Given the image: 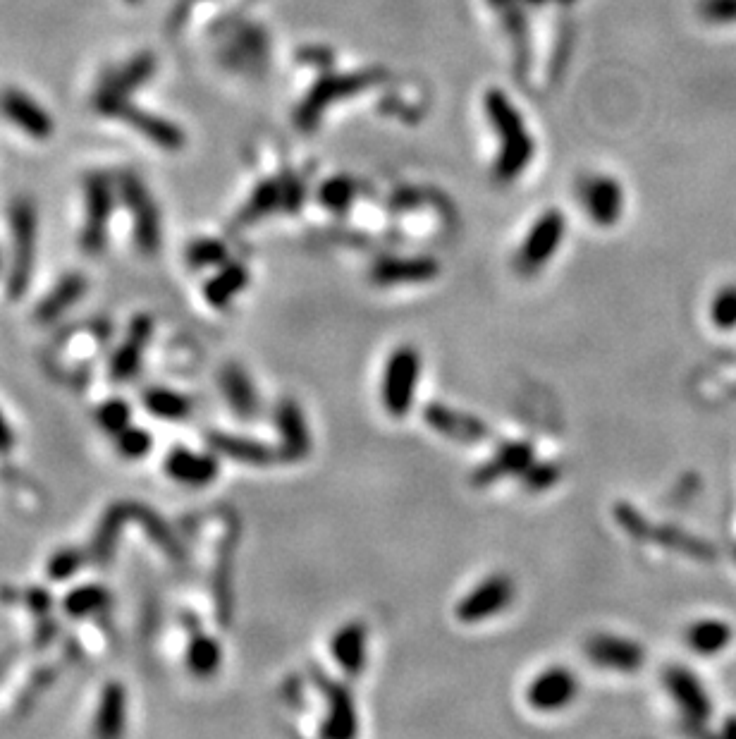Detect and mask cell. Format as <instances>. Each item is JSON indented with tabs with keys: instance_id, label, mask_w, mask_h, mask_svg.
I'll return each instance as SVG.
<instances>
[{
	"instance_id": "cell-28",
	"label": "cell",
	"mask_w": 736,
	"mask_h": 739,
	"mask_svg": "<svg viewBox=\"0 0 736 739\" xmlns=\"http://www.w3.org/2000/svg\"><path fill=\"white\" fill-rule=\"evenodd\" d=\"M251 283L249 268L242 261L228 259L218 266V271L204 283V299L211 309H228L235 299L247 290Z\"/></svg>"
},
{
	"instance_id": "cell-14",
	"label": "cell",
	"mask_w": 736,
	"mask_h": 739,
	"mask_svg": "<svg viewBox=\"0 0 736 739\" xmlns=\"http://www.w3.org/2000/svg\"><path fill=\"white\" fill-rule=\"evenodd\" d=\"M0 115L5 120H10L17 130H22L27 137L39 139H51L55 132V122L51 113L41 106L39 101L32 99L27 91L17 87H5L0 91Z\"/></svg>"
},
{
	"instance_id": "cell-1",
	"label": "cell",
	"mask_w": 736,
	"mask_h": 739,
	"mask_svg": "<svg viewBox=\"0 0 736 739\" xmlns=\"http://www.w3.org/2000/svg\"><path fill=\"white\" fill-rule=\"evenodd\" d=\"M486 113L500 142L498 158H495L493 166L495 180L502 182V185H509L529 168L533 158L531 134L526 132L524 118L519 115L517 106L500 91H488L486 94Z\"/></svg>"
},
{
	"instance_id": "cell-6",
	"label": "cell",
	"mask_w": 736,
	"mask_h": 739,
	"mask_svg": "<svg viewBox=\"0 0 736 739\" xmlns=\"http://www.w3.org/2000/svg\"><path fill=\"white\" fill-rule=\"evenodd\" d=\"M153 72H156V56L146 51L137 53V56H132L127 63L110 70L108 75L101 79V84H98L94 94V101H91L94 111L106 115V118H113L120 106L130 103L134 91L149 82Z\"/></svg>"
},
{
	"instance_id": "cell-20",
	"label": "cell",
	"mask_w": 736,
	"mask_h": 739,
	"mask_svg": "<svg viewBox=\"0 0 736 739\" xmlns=\"http://www.w3.org/2000/svg\"><path fill=\"white\" fill-rule=\"evenodd\" d=\"M127 522H132V500H118L103 512L87 548L91 563L106 567L115 558V548H118L122 529H125Z\"/></svg>"
},
{
	"instance_id": "cell-13",
	"label": "cell",
	"mask_w": 736,
	"mask_h": 739,
	"mask_svg": "<svg viewBox=\"0 0 736 739\" xmlns=\"http://www.w3.org/2000/svg\"><path fill=\"white\" fill-rule=\"evenodd\" d=\"M438 276L440 264L433 256H383L368 271V280L376 287L426 285Z\"/></svg>"
},
{
	"instance_id": "cell-25",
	"label": "cell",
	"mask_w": 736,
	"mask_h": 739,
	"mask_svg": "<svg viewBox=\"0 0 736 739\" xmlns=\"http://www.w3.org/2000/svg\"><path fill=\"white\" fill-rule=\"evenodd\" d=\"M89 290V280L84 273H65L63 278L55 283L51 290L46 292V297H41V302L36 304L34 309V321L39 326H48V323H55L60 316H65L75 304L87 295Z\"/></svg>"
},
{
	"instance_id": "cell-29",
	"label": "cell",
	"mask_w": 736,
	"mask_h": 739,
	"mask_svg": "<svg viewBox=\"0 0 736 739\" xmlns=\"http://www.w3.org/2000/svg\"><path fill=\"white\" fill-rule=\"evenodd\" d=\"M127 728V689L120 682H108L98 696L96 716H94V735L103 739H113L125 735Z\"/></svg>"
},
{
	"instance_id": "cell-36",
	"label": "cell",
	"mask_w": 736,
	"mask_h": 739,
	"mask_svg": "<svg viewBox=\"0 0 736 739\" xmlns=\"http://www.w3.org/2000/svg\"><path fill=\"white\" fill-rule=\"evenodd\" d=\"M87 560L89 553L82 551V548L75 546L60 548V551H55L46 563L48 579H51V582H67V579L75 577V574L87 565Z\"/></svg>"
},
{
	"instance_id": "cell-5",
	"label": "cell",
	"mask_w": 736,
	"mask_h": 739,
	"mask_svg": "<svg viewBox=\"0 0 736 739\" xmlns=\"http://www.w3.org/2000/svg\"><path fill=\"white\" fill-rule=\"evenodd\" d=\"M118 192L125 201L127 211L132 218L134 244L144 256H153L161 249L163 228H161V211L153 201L149 187L144 185L139 175L122 173L118 177Z\"/></svg>"
},
{
	"instance_id": "cell-41",
	"label": "cell",
	"mask_w": 736,
	"mask_h": 739,
	"mask_svg": "<svg viewBox=\"0 0 736 739\" xmlns=\"http://www.w3.org/2000/svg\"><path fill=\"white\" fill-rule=\"evenodd\" d=\"M3 598L8 601H20L24 608L29 610L34 620L48 618L53 610V594L46 589V586H29V589L20 591V594H12V591H3Z\"/></svg>"
},
{
	"instance_id": "cell-11",
	"label": "cell",
	"mask_w": 736,
	"mask_h": 739,
	"mask_svg": "<svg viewBox=\"0 0 736 739\" xmlns=\"http://www.w3.org/2000/svg\"><path fill=\"white\" fill-rule=\"evenodd\" d=\"M153 319L149 314H137L130 321V328H127L125 340L115 347V352L110 354V362H108V378L110 383L115 386H122V383H132L137 374L141 371V364H144V354L149 350V342L153 338Z\"/></svg>"
},
{
	"instance_id": "cell-37",
	"label": "cell",
	"mask_w": 736,
	"mask_h": 739,
	"mask_svg": "<svg viewBox=\"0 0 736 739\" xmlns=\"http://www.w3.org/2000/svg\"><path fill=\"white\" fill-rule=\"evenodd\" d=\"M354 199H357V185L349 177L328 180L318 192V201H321L323 209L333 213H345L354 204Z\"/></svg>"
},
{
	"instance_id": "cell-12",
	"label": "cell",
	"mask_w": 736,
	"mask_h": 739,
	"mask_svg": "<svg viewBox=\"0 0 736 739\" xmlns=\"http://www.w3.org/2000/svg\"><path fill=\"white\" fill-rule=\"evenodd\" d=\"M579 694V680L564 665H552L533 677L526 689V704L538 713H557L574 704Z\"/></svg>"
},
{
	"instance_id": "cell-27",
	"label": "cell",
	"mask_w": 736,
	"mask_h": 739,
	"mask_svg": "<svg viewBox=\"0 0 736 739\" xmlns=\"http://www.w3.org/2000/svg\"><path fill=\"white\" fill-rule=\"evenodd\" d=\"M184 665H187L189 675L199 677V680H208V677L218 675L220 665H223V646L216 637L206 634L199 627V622H187V649H184Z\"/></svg>"
},
{
	"instance_id": "cell-18",
	"label": "cell",
	"mask_w": 736,
	"mask_h": 739,
	"mask_svg": "<svg viewBox=\"0 0 736 739\" xmlns=\"http://www.w3.org/2000/svg\"><path fill=\"white\" fill-rule=\"evenodd\" d=\"M423 421H426L438 436L447 438V441L466 445L486 441L490 433L488 426L478 417H474V414L443 405V402H431V405L423 409Z\"/></svg>"
},
{
	"instance_id": "cell-42",
	"label": "cell",
	"mask_w": 736,
	"mask_h": 739,
	"mask_svg": "<svg viewBox=\"0 0 736 739\" xmlns=\"http://www.w3.org/2000/svg\"><path fill=\"white\" fill-rule=\"evenodd\" d=\"M710 321L720 331H734L736 328V285H725L717 290L710 304Z\"/></svg>"
},
{
	"instance_id": "cell-46",
	"label": "cell",
	"mask_w": 736,
	"mask_h": 739,
	"mask_svg": "<svg viewBox=\"0 0 736 739\" xmlns=\"http://www.w3.org/2000/svg\"><path fill=\"white\" fill-rule=\"evenodd\" d=\"M722 732H725V735H729V737H736V718H729L725 730H722Z\"/></svg>"
},
{
	"instance_id": "cell-45",
	"label": "cell",
	"mask_w": 736,
	"mask_h": 739,
	"mask_svg": "<svg viewBox=\"0 0 736 739\" xmlns=\"http://www.w3.org/2000/svg\"><path fill=\"white\" fill-rule=\"evenodd\" d=\"M12 445H15V433H12L10 421L5 419V414L0 412V453H10Z\"/></svg>"
},
{
	"instance_id": "cell-26",
	"label": "cell",
	"mask_w": 736,
	"mask_h": 739,
	"mask_svg": "<svg viewBox=\"0 0 736 739\" xmlns=\"http://www.w3.org/2000/svg\"><path fill=\"white\" fill-rule=\"evenodd\" d=\"M113 118L118 120H125L127 125L132 127V130H137L139 134H144L146 139L153 144H158L161 149H168V151H177L182 149L184 144V134L177 125H173L170 120L161 118V115L156 113H149L144 111V108L134 106V103H125V106H120L118 111H115Z\"/></svg>"
},
{
	"instance_id": "cell-15",
	"label": "cell",
	"mask_w": 736,
	"mask_h": 739,
	"mask_svg": "<svg viewBox=\"0 0 736 739\" xmlns=\"http://www.w3.org/2000/svg\"><path fill=\"white\" fill-rule=\"evenodd\" d=\"M275 429L280 433L278 462H302L309 457L314 441H311L309 424H306L304 409L297 400L285 398L275 407Z\"/></svg>"
},
{
	"instance_id": "cell-34",
	"label": "cell",
	"mask_w": 736,
	"mask_h": 739,
	"mask_svg": "<svg viewBox=\"0 0 736 739\" xmlns=\"http://www.w3.org/2000/svg\"><path fill=\"white\" fill-rule=\"evenodd\" d=\"M184 259H187V266L192 271H204V268H218L220 264H225L230 259V252L223 240L201 237V240H194L189 244Z\"/></svg>"
},
{
	"instance_id": "cell-47",
	"label": "cell",
	"mask_w": 736,
	"mask_h": 739,
	"mask_svg": "<svg viewBox=\"0 0 736 739\" xmlns=\"http://www.w3.org/2000/svg\"><path fill=\"white\" fill-rule=\"evenodd\" d=\"M0 271H3V256H0Z\"/></svg>"
},
{
	"instance_id": "cell-10",
	"label": "cell",
	"mask_w": 736,
	"mask_h": 739,
	"mask_svg": "<svg viewBox=\"0 0 736 739\" xmlns=\"http://www.w3.org/2000/svg\"><path fill=\"white\" fill-rule=\"evenodd\" d=\"M576 194H579L586 216L598 228H615L619 218L624 216L627 199H624L622 182L617 177L605 173L584 175L576 187Z\"/></svg>"
},
{
	"instance_id": "cell-31",
	"label": "cell",
	"mask_w": 736,
	"mask_h": 739,
	"mask_svg": "<svg viewBox=\"0 0 736 739\" xmlns=\"http://www.w3.org/2000/svg\"><path fill=\"white\" fill-rule=\"evenodd\" d=\"M132 519L134 522H139V527L144 529V534L149 536V539L156 543V546L161 548L168 558L184 560V548H182L180 539H177L175 531L170 529V524L165 522L158 512H153L149 505L134 503L132 500Z\"/></svg>"
},
{
	"instance_id": "cell-30",
	"label": "cell",
	"mask_w": 736,
	"mask_h": 739,
	"mask_svg": "<svg viewBox=\"0 0 736 739\" xmlns=\"http://www.w3.org/2000/svg\"><path fill=\"white\" fill-rule=\"evenodd\" d=\"M734 639V629L727 625L725 620L705 618L693 622L686 629V646L698 656H720L722 651L729 649Z\"/></svg>"
},
{
	"instance_id": "cell-38",
	"label": "cell",
	"mask_w": 736,
	"mask_h": 739,
	"mask_svg": "<svg viewBox=\"0 0 736 739\" xmlns=\"http://www.w3.org/2000/svg\"><path fill=\"white\" fill-rule=\"evenodd\" d=\"M96 424L101 426V431H106L108 436H115L125 426L132 424V407L127 400L110 398L96 407Z\"/></svg>"
},
{
	"instance_id": "cell-16",
	"label": "cell",
	"mask_w": 736,
	"mask_h": 739,
	"mask_svg": "<svg viewBox=\"0 0 736 739\" xmlns=\"http://www.w3.org/2000/svg\"><path fill=\"white\" fill-rule=\"evenodd\" d=\"M588 661L598 668L615 670V673H636L643 668L646 651L639 641H631L617 634H593L584 646Z\"/></svg>"
},
{
	"instance_id": "cell-23",
	"label": "cell",
	"mask_w": 736,
	"mask_h": 739,
	"mask_svg": "<svg viewBox=\"0 0 736 739\" xmlns=\"http://www.w3.org/2000/svg\"><path fill=\"white\" fill-rule=\"evenodd\" d=\"M218 386L237 419L251 421L259 417L261 412L259 390H256L254 381H251V376L242 369V366L239 364L223 366V371H220L218 376Z\"/></svg>"
},
{
	"instance_id": "cell-40",
	"label": "cell",
	"mask_w": 736,
	"mask_h": 739,
	"mask_svg": "<svg viewBox=\"0 0 736 739\" xmlns=\"http://www.w3.org/2000/svg\"><path fill=\"white\" fill-rule=\"evenodd\" d=\"M519 479L529 493H541V491H548V488H552L557 481L562 479V467L555 462L533 460Z\"/></svg>"
},
{
	"instance_id": "cell-21",
	"label": "cell",
	"mask_w": 736,
	"mask_h": 739,
	"mask_svg": "<svg viewBox=\"0 0 736 739\" xmlns=\"http://www.w3.org/2000/svg\"><path fill=\"white\" fill-rule=\"evenodd\" d=\"M330 653H333L337 668L347 677H359L368 663V629L364 622L354 620L345 622L330 639Z\"/></svg>"
},
{
	"instance_id": "cell-17",
	"label": "cell",
	"mask_w": 736,
	"mask_h": 739,
	"mask_svg": "<svg viewBox=\"0 0 736 739\" xmlns=\"http://www.w3.org/2000/svg\"><path fill=\"white\" fill-rule=\"evenodd\" d=\"M163 469L175 484L187 488H204L218 479L220 462L213 450L211 453H196V450L187 448V445H175L165 455Z\"/></svg>"
},
{
	"instance_id": "cell-7",
	"label": "cell",
	"mask_w": 736,
	"mask_h": 739,
	"mask_svg": "<svg viewBox=\"0 0 736 739\" xmlns=\"http://www.w3.org/2000/svg\"><path fill=\"white\" fill-rule=\"evenodd\" d=\"M564 232H567V218L562 211L548 209L543 216H538L514 254L517 273L526 278L541 273L562 247Z\"/></svg>"
},
{
	"instance_id": "cell-22",
	"label": "cell",
	"mask_w": 736,
	"mask_h": 739,
	"mask_svg": "<svg viewBox=\"0 0 736 739\" xmlns=\"http://www.w3.org/2000/svg\"><path fill=\"white\" fill-rule=\"evenodd\" d=\"M208 448L218 457H228L232 462L249 464V467H268V464L278 462V450L266 445L263 441L247 436H235V433L225 431H211L206 436Z\"/></svg>"
},
{
	"instance_id": "cell-44",
	"label": "cell",
	"mask_w": 736,
	"mask_h": 739,
	"mask_svg": "<svg viewBox=\"0 0 736 739\" xmlns=\"http://www.w3.org/2000/svg\"><path fill=\"white\" fill-rule=\"evenodd\" d=\"M58 637V625H55L51 615L48 618H41L36 620V627H34V646L36 649H46L51 641Z\"/></svg>"
},
{
	"instance_id": "cell-39",
	"label": "cell",
	"mask_w": 736,
	"mask_h": 739,
	"mask_svg": "<svg viewBox=\"0 0 736 739\" xmlns=\"http://www.w3.org/2000/svg\"><path fill=\"white\" fill-rule=\"evenodd\" d=\"M55 677H58V670L51 668V665H41V668L32 670L20 696H17V713H27L39 701V696L55 682Z\"/></svg>"
},
{
	"instance_id": "cell-19",
	"label": "cell",
	"mask_w": 736,
	"mask_h": 739,
	"mask_svg": "<svg viewBox=\"0 0 736 739\" xmlns=\"http://www.w3.org/2000/svg\"><path fill=\"white\" fill-rule=\"evenodd\" d=\"M533 460H536V448H533L531 441H509L500 445L493 457L478 464L474 472H471V484L476 488H483L498 484L502 479H509V476H521Z\"/></svg>"
},
{
	"instance_id": "cell-4",
	"label": "cell",
	"mask_w": 736,
	"mask_h": 739,
	"mask_svg": "<svg viewBox=\"0 0 736 739\" xmlns=\"http://www.w3.org/2000/svg\"><path fill=\"white\" fill-rule=\"evenodd\" d=\"M115 180L101 170H91L84 175V225L79 230V249L89 256H98L106 249L110 218L115 209Z\"/></svg>"
},
{
	"instance_id": "cell-8",
	"label": "cell",
	"mask_w": 736,
	"mask_h": 739,
	"mask_svg": "<svg viewBox=\"0 0 736 739\" xmlns=\"http://www.w3.org/2000/svg\"><path fill=\"white\" fill-rule=\"evenodd\" d=\"M517 596V584L505 572H495L481 579L469 594L462 596L455 606V618L462 625H478V622L495 618L512 606Z\"/></svg>"
},
{
	"instance_id": "cell-35",
	"label": "cell",
	"mask_w": 736,
	"mask_h": 739,
	"mask_svg": "<svg viewBox=\"0 0 736 739\" xmlns=\"http://www.w3.org/2000/svg\"><path fill=\"white\" fill-rule=\"evenodd\" d=\"M113 441H115V450H118V455L122 457V460H130V462L144 460V457H149V453L153 450L151 433L146 429H141V426H132V424L125 426L120 433H115Z\"/></svg>"
},
{
	"instance_id": "cell-3",
	"label": "cell",
	"mask_w": 736,
	"mask_h": 739,
	"mask_svg": "<svg viewBox=\"0 0 736 739\" xmlns=\"http://www.w3.org/2000/svg\"><path fill=\"white\" fill-rule=\"evenodd\" d=\"M421 369V352L414 345L395 347L385 359L380 374V405L392 419H404L414 409Z\"/></svg>"
},
{
	"instance_id": "cell-33",
	"label": "cell",
	"mask_w": 736,
	"mask_h": 739,
	"mask_svg": "<svg viewBox=\"0 0 736 739\" xmlns=\"http://www.w3.org/2000/svg\"><path fill=\"white\" fill-rule=\"evenodd\" d=\"M113 603V596L106 586L101 584H82L77 589L67 591L63 598V613L70 620L94 618V615L106 613Z\"/></svg>"
},
{
	"instance_id": "cell-2",
	"label": "cell",
	"mask_w": 736,
	"mask_h": 739,
	"mask_svg": "<svg viewBox=\"0 0 736 739\" xmlns=\"http://www.w3.org/2000/svg\"><path fill=\"white\" fill-rule=\"evenodd\" d=\"M12 264L8 271L10 299H22L32 285L36 264V235H39V213L29 197H17L10 204Z\"/></svg>"
},
{
	"instance_id": "cell-32",
	"label": "cell",
	"mask_w": 736,
	"mask_h": 739,
	"mask_svg": "<svg viewBox=\"0 0 736 739\" xmlns=\"http://www.w3.org/2000/svg\"><path fill=\"white\" fill-rule=\"evenodd\" d=\"M141 402H144L146 412L151 417L161 421H184L192 414V400L180 390L165 388V386H151L141 393Z\"/></svg>"
},
{
	"instance_id": "cell-24",
	"label": "cell",
	"mask_w": 736,
	"mask_h": 739,
	"mask_svg": "<svg viewBox=\"0 0 736 739\" xmlns=\"http://www.w3.org/2000/svg\"><path fill=\"white\" fill-rule=\"evenodd\" d=\"M665 687L677 701L691 725H703L710 718V699L698 677L684 668H670L665 673Z\"/></svg>"
},
{
	"instance_id": "cell-9",
	"label": "cell",
	"mask_w": 736,
	"mask_h": 739,
	"mask_svg": "<svg viewBox=\"0 0 736 739\" xmlns=\"http://www.w3.org/2000/svg\"><path fill=\"white\" fill-rule=\"evenodd\" d=\"M318 692L323 696L325 716L321 720L318 735L325 739H347L359 732V716L354 706V696L347 684L333 680L321 668H311Z\"/></svg>"
},
{
	"instance_id": "cell-43",
	"label": "cell",
	"mask_w": 736,
	"mask_h": 739,
	"mask_svg": "<svg viewBox=\"0 0 736 739\" xmlns=\"http://www.w3.org/2000/svg\"><path fill=\"white\" fill-rule=\"evenodd\" d=\"M698 15L715 27L736 24V0H698Z\"/></svg>"
}]
</instances>
